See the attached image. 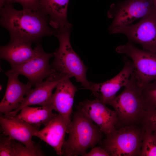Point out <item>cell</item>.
<instances>
[{
    "label": "cell",
    "instance_id": "cell-1",
    "mask_svg": "<svg viewBox=\"0 0 156 156\" xmlns=\"http://www.w3.org/2000/svg\"><path fill=\"white\" fill-rule=\"evenodd\" d=\"M1 26L8 31L10 41L36 42L43 37L55 35L47 16L38 10L15 9L13 4L0 5Z\"/></svg>",
    "mask_w": 156,
    "mask_h": 156
},
{
    "label": "cell",
    "instance_id": "cell-2",
    "mask_svg": "<svg viewBox=\"0 0 156 156\" xmlns=\"http://www.w3.org/2000/svg\"><path fill=\"white\" fill-rule=\"evenodd\" d=\"M93 122L77 106L67 129L69 137L63 145V155L84 156L89 148H93L101 141L102 132Z\"/></svg>",
    "mask_w": 156,
    "mask_h": 156
},
{
    "label": "cell",
    "instance_id": "cell-3",
    "mask_svg": "<svg viewBox=\"0 0 156 156\" xmlns=\"http://www.w3.org/2000/svg\"><path fill=\"white\" fill-rule=\"evenodd\" d=\"M72 29L71 24L56 29L55 36L59 41V47L53 52L54 60L51 64L57 73L74 77L85 89L90 90L91 82L86 77L87 67L73 49L70 41Z\"/></svg>",
    "mask_w": 156,
    "mask_h": 156
},
{
    "label": "cell",
    "instance_id": "cell-4",
    "mask_svg": "<svg viewBox=\"0 0 156 156\" xmlns=\"http://www.w3.org/2000/svg\"><path fill=\"white\" fill-rule=\"evenodd\" d=\"M125 87L122 92L108 104L116 113L117 125L122 127L140 122L145 111L142 88L139 83L134 70Z\"/></svg>",
    "mask_w": 156,
    "mask_h": 156
},
{
    "label": "cell",
    "instance_id": "cell-5",
    "mask_svg": "<svg viewBox=\"0 0 156 156\" xmlns=\"http://www.w3.org/2000/svg\"><path fill=\"white\" fill-rule=\"evenodd\" d=\"M136 125L115 129L106 135L101 147L110 156H140L144 129Z\"/></svg>",
    "mask_w": 156,
    "mask_h": 156
},
{
    "label": "cell",
    "instance_id": "cell-6",
    "mask_svg": "<svg viewBox=\"0 0 156 156\" xmlns=\"http://www.w3.org/2000/svg\"><path fill=\"white\" fill-rule=\"evenodd\" d=\"M156 10L154 0H125L112 3L107 13V17L113 19L108 30L131 25Z\"/></svg>",
    "mask_w": 156,
    "mask_h": 156
},
{
    "label": "cell",
    "instance_id": "cell-7",
    "mask_svg": "<svg viewBox=\"0 0 156 156\" xmlns=\"http://www.w3.org/2000/svg\"><path fill=\"white\" fill-rule=\"evenodd\" d=\"M116 51L125 55L132 60L138 81L142 87L156 80V52L140 49L130 42L119 46Z\"/></svg>",
    "mask_w": 156,
    "mask_h": 156
},
{
    "label": "cell",
    "instance_id": "cell-8",
    "mask_svg": "<svg viewBox=\"0 0 156 156\" xmlns=\"http://www.w3.org/2000/svg\"><path fill=\"white\" fill-rule=\"evenodd\" d=\"M109 32L124 34L144 49L156 52V10L136 24L116 27Z\"/></svg>",
    "mask_w": 156,
    "mask_h": 156
},
{
    "label": "cell",
    "instance_id": "cell-9",
    "mask_svg": "<svg viewBox=\"0 0 156 156\" xmlns=\"http://www.w3.org/2000/svg\"><path fill=\"white\" fill-rule=\"evenodd\" d=\"M53 53L45 52L41 45L39 44L38 53L31 60L11 68L10 70L27 77L32 86L42 81L56 73L49 64Z\"/></svg>",
    "mask_w": 156,
    "mask_h": 156
},
{
    "label": "cell",
    "instance_id": "cell-10",
    "mask_svg": "<svg viewBox=\"0 0 156 156\" xmlns=\"http://www.w3.org/2000/svg\"><path fill=\"white\" fill-rule=\"evenodd\" d=\"M0 124L3 134L17 140L29 149L41 151L40 148L32 140L38 127L33 126L16 116L8 117L1 115Z\"/></svg>",
    "mask_w": 156,
    "mask_h": 156
},
{
    "label": "cell",
    "instance_id": "cell-11",
    "mask_svg": "<svg viewBox=\"0 0 156 156\" xmlns=\"http://www.w3.org/2000/svg\"><path fill=\"white\" fill-rule=\"evenodd\" d=\"M124 62L122 70L112 79L101 83L91 82L90 90L94 94L96 98L105 104H108L115 98L121 87L126 86L134 70L132 61L125 57Z\"/></svg>",
    "mask_w": 156,
    "mask_h": 156
},
{
    "label": "cell",
    "instance_id": "cell-12",
    "mask_svg": "<svg viewBox=\"0 0 156 156\" xmlns=\"http://www.w3.org/2000/svg\"><path fill=\"white\" fill-rule=\"evenodd\" d=\"M105 104L97 98L87 99L79 103L78 105L106 135L116 129L118 118L116 113L108 108Z\"/></svg>",
    "mask_w": 156,
    "mask_h": 156
},
{
    "label": "cell",
    "instance_id": "cell-13",
    "mask_svg": "<svg viewBox=\"0 0 156 156\" xmlns=\"http://www.w3.org/2000/svg\"><path fill=\"white\" fill-rule=\"evenodd\" d=\"M68 75H54L46 78V80L36 84L34 89H31L27 93L19 107L12 112L8 116H5L14 117L22 108L31 105H38L42 106H50L53 90L60 82Z\"/></svg>",
    "mask_w": 156,
    "mask_h": 156
},
{
    "label": "cell",
    "instance_id": "cell-14",
    "mask_svg": "<svg viewBox=\"0 0 156 156\" xmlns=\"http://www.w3.org/2000/svg\"><path fill=\"white\" fill-rule=\"evenodd\" d=\"M8 78L4 95L0 103V111L3 116H8L20 106L32 86L29 81L27 84L21 82L18 74L10 70L5 73Z\"/></svg>",
    "mask_w": 156,
    "mask_h": 156
},
{
    "label": "cell",
    "instance_id": "cell-15",
    "mask_svg": "<svg viewBox=\"0 0 156 156\" xmlns=\"http://www.w3.org/2000/svg\"><path fill=\"white\" fill-rule=\"evenodd\" d=\"M71 77L67 75L58 84L55 93L52 94L49 104L53 110L58 112L65 119L68 127L71 121L70 116L74 97L77 90L70 80Z\"/></svg>",
    "mask_w": 156,
    "mask_h": 156
},
{
    "label": "cell",
    "instance_id": "cell-16",
    "mask_svg": "<svg viewBox=\"0 0 156 156\" xmlns=\"http://www.w3.org/2000/svg\"><path fill=\"white\" fill-rule=\"evenodd\" d=\"M68 125L65 119L58 114L51 120L44 128L37 131L36 136L52 147L57 155H63L62 146Z\"/></svg>",
    "mask_w": 156,
    "mask_h": 156
},
{
    "label": "cell",
    "instance_id": "cell-17",
    "mask_svg": "<svg viewBox=\"0 0 156 156\" xmlns=\"http://www.w3.org/2000/svg\"><path fill=\"white\" fill-rule=\"evenodd\" d=\"M32 43L10 41L7 45L1 46L0 57L10 64L11 68L31 60L37 55L39 44L34 49Z\"/></svg>",
    "mask_w": 156,
    "mask_h": 156
},
{
    "label": "cell",
    "instance_id": "cell-18",
    "mask_svg": "<svg viewBox=\"0 0 156 156\" xmlns=\"http://www.w3.org/2000/svg\"><path fill=\"white\" fill-rule=\"evenodd\" d=\"M69 0H40L38 10L46 16L55 29L70 24L67 19Z\"/></svg>",
    "mask_w": 156,
    "mask_h": 156
},
{
    "label": "cell",
    "instance_id": "cell-19",
    "mask_svg": "<svg viewBox=\"0 0 156 156\" xmlns=\"http://www.w3.org/2000/svg\"><path fill=\"white\" fill-rule=\"evenodd\" d=\"M53 110L50 106H27L22 108L16 116L30 124L39 127L42 124L46 126L58 114L53 113Z\"/></svg>",
    "mask_w": 156,
    "mask_h": 156
},
{
    "label": "cell",
    "instance_id": "cell-20",
    "mask_svg": "<svg viewBox=\"0 0 156 156\" xmlns=\"http://www.w3.org/2000/svg\"><path fill=\"white\" fill-rule=\"evenodd\" d=\"M140 156H156V131L144 130Z\"/></svg>",
    "mask_w": 156,
    "mask_h": 156
},
{
    "label": "cell",
    "instance_id": "cell-21",
    "mask_svg": "<svg viewBox=\"0 0 156 156\" xmlns=\"http://www.w3.org/2000/svg\"><path fill=\"white\" fill-rule=\"evenodd\" d=\"M142 94L145 111L156 109V80L143 87Z\"/></svg>",
    "mask_w": 156,
    "mask_h": 156
},
{
    "label": "cell",
    "instance_id": "cell-22",
    "mask_svg": "<svg viewBox=\"0 0 156 156\" xmlns=\"http://www.w3.org/2000/svg\"><path fill=\"white\" fill-rule=\"evenodd\" d=\"M140 123L144 130L156 131V109L144 111Z\"/></svg>",
    "mask_w": 156,
    "mask_h": 156
},
{
    "label": "cell",
    "instance_id": "cell-23",
    "mask_svg": "<svg viewBox=\"0 0 156 156\" xmlns=\"http://www.w3.org/2000/svg\"><path fill=\"white\" fill-rule=\"evenodd\" d=\"M40 0H0V5L5 3H18L23 9L38 10Z\"/></svg>",
    "mask_w": 156,
    "mask_h": 156
},
{
    "label": "cell",
    "instance_id": "cell-24",
    "mask_svg": "<svg viewBox=\"0 0 156 156\" xmlns=\"http://www.w3.org/2000/svg\"><path fill=\"white\" fill-rule=\"evenodd\" d=\"M110 156L104 149L101 147H94L88 153H86L84 156Z\"/></svg>",
    "mask_w": 156,
    "mask_h": 156
},
{
    "label": "cell",
    "instance_id": "cell-25",
    "mask_svg": "<svg viewBox=\"0 0 156 156\" xmlns=\"http://www.w3.org/2000/svg\"><path fill=\"white\" fill-rule=\"evenodd\" d=\"M154 0L156 5V0Z\"/></svg>",
    "mask_w": 156,
    "mask_h": 156
}]
</instances>
